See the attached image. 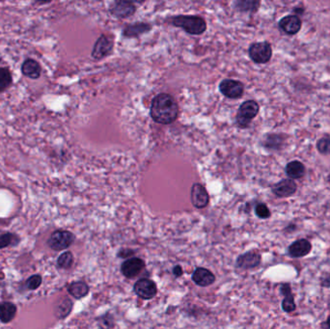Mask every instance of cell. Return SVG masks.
<instances>
[{
	"label": "cell",
	"mask_w": 330,
	"mask_h": 329,
	"mask_svg": "<svg viewBox=\"0 0 330 329\" xmlns=\"http://www.w3.org/2000/svg\"><path fill=\"white\" fill-rule=\"evenodd\" d=\"M178 115V103L169 94H159L152 99L151 117L156 123L170 125L176 121Z\"/></svg>",
	"instance_id": "obj_1"
},
{
	"label": "cell",
	"mask_w": 330,
	"mask_h": 329,
	"mask_svg": "<svg viewBox=\"0 0 330 329\" xmlns=\"http://www.w3.org/2000/svg\"><path fill=\"white\" fill-rule=\"evenodd\" d=\"M171 24L176 27L183 28L191 35H201L207 29L206 20L198 16H177L171 19Z\"/></svg>",
	"instance_id": "obj_2"
},
{
	"label": "cell",
	"mask_w": 330,
	"mask_h": 329,
	"mask_svg": "<svg viewBox=\"0 0 330 329\" xmlns=\"http://www.w3.org/2000/svg\"><path fill=\"white\" fill-rule=\"evenodd\" d=\"M260 110V105L254 100L245 101L237 110V125L240 128H247L250 126L253 119L256 118Z\"/></svg>",
	"instance_id": "obj_3"
},
{
	"label": "cell",
	"mask_w": 330,
	"mask_h": 329,
	"mask_svg": "<svg viewBox=\"0 0 330 329\" xmlns=\"http://www.w3.org/2000/svg\"><path fill=\"white\" fill-rule=\"evenodd\" d=\"M76 240V236L66 230H57L51 234L48 245L54 251H62L69 248Z\"/></svg>",
	"instance_id": "obj_4"
},
{
	"label": "cell",
	"mask_w": 330,
	"mask_h": 329,
	"mask_svg": "<svg viewBox=\"0 0 330 329\" xmlns=\"http://www.w3.org/2000/svg\"><path fill=\"white\" fill-rule=\"evenodd\" d=\"M249 57L257 64H267L271 61L272 57V47L271 42H253L250 45L249 50Z\"/></svg>",
	"instance_id": "obj_5"
},
{
	"label": "cell",
	"mask_w": 330,
	"mask_h": 329,
	"mask_svg": "<svg viewBox=\"0 0 330 329\" xmlns=\"http://www.w3.org/2000/svg\"><path fill=\"white\" fill-rule=\"evenodd\" d=\"M134 290L136 296L145 300L152 299L158 294V288L156 283L148 278L139 279L135 284Z\"/></svg>",
	"instance_id": "obj_6"
},
{
	"label": "cell",
	"mask_w": 330,
	"mask_h": 329,
	"mask_svg": "<svg viewBox=\"0 0 330 329\" xmlns=\"http://www.w3.org/2000/svg\"><path fill=\"white\" fill-rule=\"evenodd\" d=\"M219 90L225 97L236 100L243 97L245 92V86L238 80L224 79L220 82Z\"/></svg>",
	"instance_id": "obj_7"
},
{
	"label": "cell",
	"mask_w": 330,
	"mask_h": 329,
	"mask_svg": "<svg viewBox=\"0 0 330 329\" xmlns=\"http://www.w3.org/2000/svg\"><path fill=\"white\" fill-rule=\"evenodd\" d=\"M297 190L296 182L291 179H283L271 187L272 193L278 198H288L295 194Z\"/></svg>",
	"instance_id": "obj_8"
},
{
	"label": "cell",
	"mask_w": 330,
	"mask_h": 329,
	"mask_svg": "<svg viewBox=\"0 0 330 329\" xmlns=\"http://www.w3.org/2000/svg\"><path fill=\"white\" fill-rule=\"evenodd\" d=\"M145 262L140 259L133 257L126 260L121 266V272L127 278H135L144 270Z\"/></svg>",
	"instance_id": "obj_9"
},
{
	"label": "cell",
	"mask_w": 330,
	"mask_h": 329,
	"mask_svg": "<svg viewBox=\"0 0 330 329\" xmlns=\"http://www.w3.org/2000/svg\"><path fill=\"white\" fill-rule=\"evenodd\" d=\"M279 29L286 35H296L301 30L302 21L296 15H288L282 17L278 23Z\"/></svg>",
	"instance_id": "obj_10"
},
{
	"label": "cell",
	"mask_w": 330,
	"mask_h": 329,
	"mask_svg": "<svg viewBox=\"0 0 330 329\" xmlns=\"http://www.w3.org/2000/svg\"><path fill=\"white\" fill-rule=\"evenodd\" d=\"M190 199L196 209H204L210 202V196L206 187L201 184H194L191 187Z\"/></svg>",
	"instance_id": "obj_11"
},
{
	"label": "cell",
	"mask_w": 330,
	"mask_h": 329,
	"mask_svg": "<svg viewBox=\"0 0 330 329\" xmlns=\"http://www.w3.org/2000/svg\"><path fill=\"white\" fill-rule=\"evenodd\" d=\"M261 261H262V257L260 253L252 250L238 256L236 261V267L237 269L250 270V269L257 268L261 264Z\"/></svg>",
	"instance_id": "obj_12"
},
{
	"label": "cell",
	"mask_w": 330,
	"mask_h": 329,
	"mask_svg": "<svg viewBox=\"0 0 330 329\" xmlns=\"http://www.w3.org/2000/svg\"><path fill=\"white\" fill-rule=\"evenodd\" d=\"M113 47V41L110 39L109 37L102 35L98 41L95 43L93 51H92V56L95 59H102L103 56L108 54Z\"/></svg>",
	"instance_id": "obj_13"
},
{
	"label": "cell",
	"mask_w": 330,
	"mask_h": 329,
	"mask_svg": "<svg viewBox=\"0 0 330 329\" xmlns=\"http://www.w3.org/2000/svg\"><path fill=\"white\" fill-rule=\"evenodd\" d=\"M312 249L311 243L307 239H297L289 246V255L293 258H302L310 253Z\"/></svg>",
	"instance_id": "obj_14"
},
{
	"label": "cell",
	"mask_w": 330,
	"mask_h": 329,
	"mask_svg": "<svg viewBox=\"0 0 330 329\" xmlns=\"http://www.w3.org/2000/svg\"><path fill=\"white\" fill-rule=\"evenodd\" d=\"M192 280L200 287H209L215 282V276L211 270L197 268L192 274Z\"/></svg>",
	"instance_id": "obj_15"
},
{
	"label": "cell",
	"mask_w": 330,
	"mask_h": 329,
	"mask_svg": "<svg viewBox=\"0 0 330 329\" xmlns=\"http://www.w3.org/2000/svg\"><path fill=\"white\" fill-rule=\"evenodd\" d=\"M110 12L114 17L125 18L130 17L136 12V6L133 2L117 1L112 5Z\"/></svg>",
	"instance_id": "obj_16"
},
{
	"label": "cell",
	"mask_w": 330,
	"mask_h": 329,
	"mask_svg": "<svg viewBox=\"0 0 330 329\" xmlns=\"http://www.w3.org/2000/svg\"><path fill=\"white\" fill-rule=\"evenodd\" d=\"M21 73L24 76H27L32 79H37L41 76L42 74V68L36 60L32 58H28L24 61L21 65Z\"/></svg>",
	"instance_id": "obj_17"
},
{
	"label": "cell",
	"mask_w": 330,
	"mask_h": 329,
	"mask_svg": "<svg viewBox=\"0 0 330 329\" xmlns=\"http://www.w3.org/2000/svg\"><path fill=\"white\" fill-rule=\"evenodd\" d=\"M306 167L300 161H292L287 163L285 167V173L289 179L295 181L304 177Z\"/></svg>",
	"instance_id": "obj_18"
},
{
	"label": "cell",
	"mask_w": 330,
	"mask_h": 329,
	"mask_svg": "<svg viewBox=\"0 0 330 329\" xmlns=\"http://www.w3.org/2000/svg\"><path fill=\"white\" fill-rule=\"evenodd\" d=\"M281 294L284 296V299L282 301V309L285 312L291 313L296 310V303L294 300V296L291 291V287L289 284H284L281 286Z\"/></svg>",
	"instance_id": "obj_19"
},
{
	"label": "cell",
	"mask_w": 330,
	"mask_h": 329,
	"mask_svg": "<svg viewBox=\"0 0 330 329\" xmlns=\"http://www.w3.org/2000/svg\"><path fill=\"white\" fill-rule=\"evenodd\" d=\"M17 314V306L12 302L0 303V321L8 323L14 320Z\"/></svg>",
	"instance_id": "obj_20"
},
{
	"label": "cell",
	"mask_w": 330,
	"mask_h": 329,
	"mask_svg": "<svg viewBox=\"0 0 330 329\" xmlns=\"http://www.w3.org/2000/svg\"><path fill=\"white\" fill-rule=\"evenodd\" d=\"M68 292L76 299H80L89 294V286L83 281H76L69 285Z\"/></svg>",
	"instance_id": "obj_21"
},
{
	"label": "cell",
	"mask_w": 330,
	"mask_h": 329,
	"mask_svg": "<svg viewBox=\"0 0 330 329\" xmlns=\"http://www.w3.org/2000/svg\"><path fill=\"white\" fill-rule=\"evenodd\" d=\"M151 29V26L144 23H136L135 25L126 26L123 31V35L126 37H137Z\"/></svg>",
	"instance_id": "obj_22"
},
{
	"label": "cell",
	"mask_w": 330,
	"mask_h": 329,
	"mask_svg": "<svg viewBox=\"0 0 330 329\" xmlns=\"http://www.w3.org/2000/svg\"><path fill=\"white\" fill-rule=\"evenodd\" d=\"M284 144V138L280 135H268L267 138H265L263 146L270 150L277 151L282 148Z\"/></svg>",
	"instance_id": "obj_23"
},
{
	"label": "cell",
	"mask_w": 330,
	"mask_h": 329,
	"mask_svg": "<svg viewBox=\"0 0 330 329\" xmlns=\"http://www.w3.org/2000/svg\"><path fill=\"white\" fill-rule=\"evenodd\" d=\"M73 306H74V304L70 298H64L56 308V311H55L56 317L59 320H63V319L67 318L73 310Z\"/></svg>",
	"instance_id": "obj_24"
},
{
	"label": "cell",
	"mask_w": 330,
	"mask_h": 329,
	"mask_svg": "<svg viewBox=\"0 0 330 329\" xmlns=\"http://www.w3.org/2000/svg\"><path fill=\"white\" fill-rule=\"evenodd\" d=\"M12 82L13 77L8 68L0 67V93L7 90Z\"/></svg>",
	"instance_id": "obj_25"
},
{
	"label": "cell",
	"mask_w": 330,
	"mask_h": 329,
	"mask_svg": "<svg viewBox=\"0 0 330 329\" xmlns=\"http://www.w3.org/2000/svg\"><path fill=\"white\" fill-rule=\"evenodd\" d=\"M19 243V237L12 233H5L0 235V249L8 247L11 245H16Z\"/></svg>",
	"instance_id": "obj_26"
},
{
	"label": "cell",
	"mask_w": 330,
	"mask_h": 329,
	"mask_svg": "<svg viewBox=\"0 0 330 329\" xmlns=\"http://www.w3.org/2000/svg\"><path fill=\"white\" fill-rule=\"evenodd\" d=\"M74 264V256L72 252L66 251L61 254L57 259V265L61 269L69 270Z\"/></svg>",
	"instance_id": "obj_27"
},
{
	"label": "cell",
	"mask_w": 330,
	"mask_h": 329,
	"mask_svg": "<svg viewBox=\"0 0 330 329\" xmlns=\"http://www.w3.org/2000/svg\"><path fill=\"white\" fill-rule=\"evenodd\" d=\"M237 4V8L245 12H256L260 6V2L258 1H239Z\"/></svg>",
	"instance_id": "obj_28"
},
{
	"label": "cell",
	"mask_w": 330,
	"mask_h": 329,
	"mask_svg": "<svg viewBox=\"0 0 330 329\" xmlns=\"http://www.w3.org/2000/svg\"><path fill=\"white\" fill-rule=\"evenodd\" d=\"M316 148L318 152L322 155H330V138H320L316 143Z\"/></svg>",
	"instance_id": "obj_29"
},
{
	"label": "cell",
	"mask_w": 330,
	"mask_h": 329,
	"mask_svg": "<svg viewBox=\"0 0 330 329\" xmlns=\"http://www.w3.org/2000/svg\"><path fill=\"white\" fill-rule=\"evenodd\" d=\"M255 213L256 215L261 218V220H268L271 217V213L270 209L268 208V206L263 203H259L256 207H255Z\"/></svg>",
	"instance_id": "obj_30"
},
{
	"label": "cell",
	"mask_w": 330,
	"mask_h": 329,
	"mask_svg": "<svg viewBox=\"0 0 330 329\" xmlns=\"http://www.w3.org/2000/svg\"><path fill=\"white\" fill-rule=\"evenodd\" d=\"M42 279L40 274H34L26 280V286L28 290L34 291L42 285Z\"/></svg>",
	"instance_id": "obj_31"
},
{
	"label": "cell",
	"mask_w": 330,
	"mask_h": 329,
	"mask_svg": "<svg viewBox=\"0 0 330 329\" xmlns=\"http://www.w3.org/2000/svg\"><path fill=\"white\" fill-rule=\"evenodd\" d=\"M322 286L324 288H330V273L322 276Z\"/></svg>",
	"instance_id": "obj_32"
},
{
	"label": "cell",
	"mask_w": 330,
	"mask_h": 329,
	"mask_svg": "<svg viewBox=\"0 0 330 329\" xmlns=\"http://www.w3.org/2000/svg\"><path fill=\"white\" fill-rule=\"evenodd\" d=\"M183 269L181 266H176L174 269H173V274L176 276V277H180L183 275Z\"/></svg>",
	"instance_id": "obj_33"
},
{
	"label": "cell",
	"mask_w": 330,
	"mask_h": 329,
	"mask_svg": "<svg viewBox=\"0 0 330 329\" xmlns=\"http://www.w3.org/2000/svg\"><path fill=\"white\" fill-rule=\"evenodd\" d=\"M326 323H327V325H328V327H329L330 329V317L327 319V322H326Z\"/></svg>",
	"instance_id": "obj_34"
},
{
	"label": "cell",
	"mask_w": 330,
	"mask_h": 329,
	"mask_svg": "<svg viewBox=\"0 0 330 329\" xmlns=\"http://www.w3.org/2000/svg\"><path fill=\"white\" fill-rule=\"evenodd\" d=\"M102 329H103V328H102Z\"/></svg>",
	"instance_id": "obj_35"
}]
</instances>
